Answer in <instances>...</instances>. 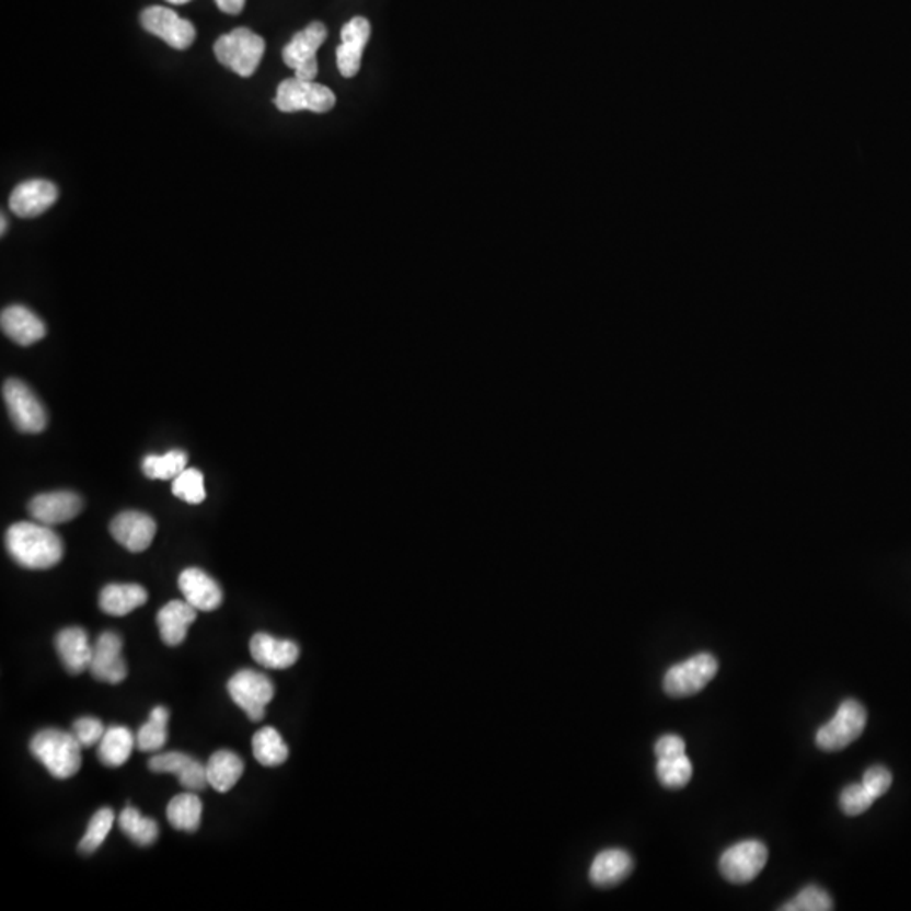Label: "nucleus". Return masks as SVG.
Wrapping results in <instances>:
<instances>
[{"label": "nucleus", "instance_id": "nucleus-1", "mask_svg": "<svg viewBox=\"0 0 911 911\" xmlns=\"http://www.w3.org/2000/svg\"><path fill=\"white\" fill-rule=\"evenodd\" d=\"M9 555L21 567L33 570L51 569L64 558V541L45 523L18 522L5 533Z\"/></svg>", "mask_w": 911, "mask_h": 911}, {"label": "nucleus", "instance_id": "nucleus-2", "mask_svg": "<svg viewBox=\"0 0 911 911\" xmlns=\"http://www.w3.org/2000/svg\"><path fill=\"white\" fill-rule=\"evenodd\" d=\"M81 745L73 733L61 729H41L31 739L30 750L49 775L68 780L81 769Z\"/></svg>", "mask_w": 911, "mask_h": 911}, {"label": "nucleus", "instance_id": "nucleus-3", "mask_svg": "<svg viewBox=\"0 0 911 911\" xmlns=\"http://www.w3.org/2000/svg\"><path fill=\"white\" fill-rule=\"evenodd\" d=\"M218 64L242 78L257 71L265 53V41L254 31L237 27L232 33L218 37L214 46Z\"/></svg>", "mask_w": 911, "mask_h": 911}, {"label": "nucleus", "instance_id": "nucleus-4", "mask_svg": "<svg viewBox=\"0 0 911 911\" xmlns=\"http://www.w3.org/2000/svg\"><path fill=\"white\" fill-rule=\"evenodd\" d=\"M867 713L861 702L847 699L835 716L817 731V747L827 753L844 750L856 741L866 728Z\"/></svg>", "mask_w": 911, "mask_h": 911}, {"label": "nucleus", "instance_id": "nucleus-5", "mask_svg": "<svg viewBox=\"0 0 911 911\" xmlns=\"http://www.w3.org/2000/svg\"><path fill=\"white\" fill-rule=\"evenodd\" d=\"M336 105V95L327 87L316 81L289 78L277 87L276 107L284 114L309 111L314 114H326Z\"/></svg>", "mask_w": 911, "mask_h": 911}, {"label": "nucleus", "instance_id": "nucleus-6", "mask_svg": "<svg viewBox=\"0 0 911 911\" xmlns=\"http://www.w3.org/2000/svg\"><path fill=\"white\" fill-rule=\"evenodd\" d=\"M719 664L711 654H699L670 667L664 677V691L673 699L699 694L716 677Z\"/></svg>", "mask_w": 911, "mask_h": 911}, {"label": "nucleus", "instance_id": "nucleus-7", "mask_svg": "<svg viewBox=\"0 0 911 911\" xmlns=\"http://www.w3.org/2000/svg\"><path fill=\"white\" fill-rule=\"evenodd\" d=\"M228 694L249 719L258 723L265 717V707L273 702L276 688L264 673L245 669L237 672L228 682Z\"/></svg>", "mask_w": 911, "mask_h": 911}, {"label": "nucleus", "instance_id": "nucleus-8", "mask_svg": "<svg viewBox=\"0 0 911 911\" xmlns=\"http://www.w3.org/2000/svg\"><path fill=\"white\" fill-rule=\"evenodd\" d=\"M4 395L5 407H8L9 416L12 423L18 427V430L26 434H37L45 430L48 424V414L46 408L41 404L36 393L21 382V380L11 379L4 383L2 389Z\"/></svg>", "mask_w": 911, "mask_h": 911}, {"label": "nucleus", "instance_id": "nucleus-9", "mask_svg": "<svg viewBox=\"0 0 911 911\" xmlns=\"http://www.w3.org/2000/svg\"><path fill=\"white\" fill-rule=\"evenodd\" d=\"M327 37L324 24L311 23L305 30L299 31L291 43L284 48L282 59L287 67L295 70L299 80L314 81L318 77V51Z\"/></svg>", "mask_w": 911, "mask_h": 911}, {"label": "nucleus", "instance_id": "nucleus-10", "mask_svg": "<svg viewBox=\"0 0 911 911\" xmlns=\"http://www.w3.org/2000/svg\"><path fill=\"white\" fill-rule=\"evenodd\" d=\"M769 861V847L761 841H742L726 849L719 860L724 879L735 885L753 881Z\"/></svg>", "mask_w": 911, "mask_h": 911}, {"label": "nucleus", "instance_id": "nucleus-11", "mask_svg": "<svg viewBox=\"0 0 911 911\" xmlns=\"http://www.w3.org/2000/svg\"><path fill=\"white\" fill-rule=\"evenodd\" d=\"M140 24L174 49H188L196 39L195 26L170 8L154 5L146 9L140 14Z\"/></svg>", "mask_w": 911, "mask_h": 911}, {"label": "nucleus", "instance_id": "nucleus-12", "mask_svg": "<svg viewBox=\"0 0 911 911\" xmlns=\"http://www.w3.org/2000/svg\"><path fill=\"white\" fill-rule=\"evenodd\" d=\"M120 636L114 632H105L96 638L93 645L90 673L100 682L120 683L127 677V664L122 655Z\"/></svg>", "mask_w": 911, "mask_h": 911}, {"label": "nucleus", "instance_id": "nucleus-13", "mask_svg": "<svg viewBox=\"0 0 911 911\" xmlns=\"http://www.w3.org/2000/svg\"><path fill=\"white\" fill-rule=\"evenodd\" d=\"M112 537L130 552H143L151 547L158 526L154 519L142 511H122L112 520Z\"/></svg>", "mask_w": 911, "mask_h": 911}, {"label": "nucleus", "instance_id": "nucleus-14", "mask_svg": "<svg viewBox=\"0 0 911 911\" xmlns=\"http://www.w3.org/2000/svg\"><path fill=\"white\" fill-rule=\"evenodd\" d=\"M149 770L152 773H171L189 792L203 791L208 785L205 764L181 751L155 754L149 760Z\"/></svg>", "mask_w": 911, "mask_h": 911}, {"label": "nucleus", "instance_id": "nucleus-15", "mask_svg": "<svg viewBox=\"0 0 911 911\" xmlns=\"http://www.w3.org/2000/svg\"><path fill=\"white\" fill-rule=\"evenodd\" d=\"M30 515L45 526H59L78 517L83 501L73 492L41 493L30 501Z\"/></svg>", "mask_w": 911, "mask_h": 911}, {"label": "nucleus", "instance_id": "nucleus-16", "mask_svg": "<svg viewBox=\"0 0 911 911\" xmlns=\"http://www.w3.org/2000/svg\"><path fill=\"white\" fill-rule=\"evenodd\" d=\"M371 36V26L365 18H354L342 30V45L336 49L339 73L354 78L361 68L365 48Z\"/></svg>", "mask_w": 911, "mask_h": 911}, {"label": "nucleus", "instance_id": "nucleus-17", "mask_svg": "<svg viewBox=\"0 0 911 911\" xmlns=\"http://www.w3.org/2000/svg\"><path fill=\"white\" fill-rule=\"evenodd\" d=\"M58 199V188L45 180L26 181L19 184L12 192L9 206L12 214L21 218H36L55 205Z\"/></svg>", "mask_w": 911, "mask_h": 911}, {"label": "nucleus", "instance_id": "nucleus-18", "mask_svg": "<svg viewBox=\"0 0 911 911\" xmlns=\"http://www.w3.org/2000/svg\"><path fill=\"white\" fill-rule=\"evenodd\" d=\"M180 589L184 601L198 611H215L223 603V591L214 577L198 567H188L180 574Z\"/></svg>", "mask_w": 911, "mask_h": 911}, {"label": "nucleus", "instance_id": "nucleus-19", "mask_svg": "<svg viewBox=\"0 0 911 911\" xmlns=\"http://www.w3.org/2000/svg\"><path fill=\"white\" fill-rule=\"evenodd\" d=\"M56 651L64 661L65 669L71 676L90 670L92 664L93 645H90L85 630L78 626L61 630L55 639Z\"/></svg>", "mask_w": 911, "mask_h": 911}, {"label": "nucleus", "instance_id": "nucleus-20", "mask_svg": "<svg viewBox=\"0 0 911 911\" xmlns=\"http://www.w3.org/2000/svg\"><path fill=\"white\" fill-rule=\"evenodd\" d=\"M251 654L258 666L284 670L298 661L299 647L291 639L274 638L268 633H255L251 639Z\"/></svg>", "mask_w": 911, "mask_h": 911}, {"label": "nucleus", "instance_id": "nucleus-21", "mask_svg": "<svg viewBox=\"0 0 911 911\" xmlns=\"http://www.w3.org/2000/svg\"><path fill=\"white\" fill-rule=\"evenodd\" d=\"M0 324L4 335L21 346H31L45 338L46 324L24 305H9L2 311Z\"/></svg>", "mask_w": 911, "mask_h": 911}, {"label": "nucleus", "instance_id": "nucleus-22", "mask_svg": "<svg viewBox=\"0 0 911 911\" xmlns=\"http://www.w3.org/2000/svg\"><path fill=\"white\" fill-rule=\"evenodd\" d=\"M633 860L623 849H607L592 861L589 879L598 888H614L625 881L633 872Z\"/></svg>", "mask_w": 911, "mask_h": 911}, {"label": "nucleus", "instance_id": "nucleus-23", "mask_svg": "<svg viewBox=\"0 0 911 911\" xmlns=\"http://www.w3.org/2000/svg\"><path fill=\"white\" fill-rule=\"evenodd\" d=\"M198 616V610L188 601H171L164 604L158 613L159 633L168 647H177L188 635L189 626Z\"/></svg>", "mask_w": 911, "mask_h": 911}, {"label": "nucleus", "instance_id": "nucleus-24", "mask_svg": "<svg viewBox=\"0 0 911 911\" xmlns=\"http://www.w3.org/2000/svg\"><path fill=\"white\" fill-rule=\"evenodd\" d=\"M148 591L140 585H108L100 592V610L111 616H126L148 603Z\"/></svg>", "mask_w": 911, "mask_h": 911}, {"label": "nucleus", "instance_id": "nucleus-25", "mask_svg": "<svg viewBox=\"0 0 911 911\" xmlns=\"http://www.w3.org/2000/svg\"><path fill=\"white\" fill-rule=\"evenodd\" d=\"M243 770H245V764L239 754L228 750L217 751L206 763L208 785L214 786L215 791L220 794H227L242 779Z\"/></svg>", "mask_w": 911, "mask_h": 911}, {"label": "nucleus", "instance_id": "nucleus-26", "mask_svg": "<svg viewBox=\"0 0 911 911\" xmlns=\"http://www.w3.org/2000/svg\"><path fill=\"white\" fill-rule=\"evenodd\" d=\"M136 747V736L126 726H112L99 742V760L108 769L126 764Z\"/></svg>", "mask_w": 911, "mask_h": 911}, {"label": "nucleus", "instance_id": "nucleus-27", "mask_svg": "<svg viewBox=\"0 0 911 911\" xmlns=\"http://www.w3.org/2000/svg\"><path fill=\"white\" fill-rule=\"evenodd\" d=\"M203 804L196 792L176 795L168 805L165 817L176 831L196 832L201 823Z\"/></svg>", "mask_w": 911, "mask_h": 911}, {"label": "nucleus", "instance_id": "nucleus-28", "mask_svg": "<svg viewBox=\"0 0 911 911\" xmlns=\"http://www.w3.org/2000/svg\"><path fill=\"white\" fill-rule=\"evenodd\" d=\"M252 750H254L255 760L267 769H276L279 764L286 763L289 758V748L284 742L282 736L270 726L255 733L252 739Z\"/></svg>", "mask_w": 911, "mask_h": 911}, {"label": "nucleus", "instance_id": "nucleus-29", "mask_svg": "<svg viewBox=\"0 0 911 911\" xmlns=\"http://www.w3.org/2000/svg\"><path fill=\"white\" fill-rule=\"evenodd\" d=\"M168 723H170V711L162 706L154 707L148 723L142 724L137 731V750L143 753L162 750L168 741Z\"/></svg>", "mask_w": 911, "mask_h": 911}, {"label": "nucleus", "instance_id": "nucleus-30", "mask_svg": "<svg viewBox=\"0 0 911 911\" xmlns=\"http://www.w3.org/2000/svg\"><path fill=\"white\" fill-rule=\"evenodd\" d=\"M118 827L120 831L140 847H148L158 841L159 826L155 820L143 817L139 810L134 807H126L118 816Z\"/></svg>", "mask_w": 911, "mask_h": 911}, {"label": "nucleus", "instance_id": "nucleus-31", "mask_svg": "<svg viewBox=\"0 0 911 911\" xmlns=\"http://www.w3.org/2000/svg\"><path fill=\"white\" fill-rule=\"evenodd\" d=\"M188 464V454L180 449L165 452V454H149L142 463V471L149 480H161V482H173L180 476Z\"/></svg>", "mask_w": 911, "mask_h": 911}, {"label": "nucleus", "instance_id": "nucleus-32", "mask_svg": "<svg viewBox=\"0 0 911 911\" xmlns=\"http://www.w3.org/2000/svg\"><path fill=\"white\" fill-rule=\"evenodd\" d=\"M115 814L108 807L96 810L95 816L90 819L89 827H87L85 834L81 838L78 844V851L81 854H93L96 849L105 842L107 835L111 834L112 827H114Z\"/></svg>", "mask_w": 911, "mask_h": 911}, {"label": "nucleus", "instance_id": "nucleus-33", "mask_svg": "<svg viewBox=\"0 0 911 911\" xmlns=\"http://www.w3.org/2000/svg\"><path fill=\"white\" fill-rule=\"evenodd\" d=\"M657 776L661 785L672 791H679L688 785L692 779V763L688 754L682 757L669 758V760H658Z\"/></svg>", "mask_w": 911, "mask_h": 911}, {"label": "nucleus", "instance_id": "nucleus-34", "mask_svg": "<svg viewBox=\"0 0 911 911\" xmlns=\"http://www.w3.org/2000/svg\"><path fill=\"white\" fill-rule=\"evenodd\" d=\"M173 493L186 504L198 505L205 501V476L196 468H186L173 480Z\"/></svg>", "mask_w": 911, "mask_h": 911}, {"label": "nucleus", "instance_id": "nucleus-35", "mask_svg": "<svg viewBox=\"0 0 911 911\" xmlns=\"http://www.w3.org/2000/svg\"><path fill=\"white\" fill-rule=\"evenodd\" d=\"M834 908V900L831 895L827 893L826 889L819 886H807L802 889L800 893L783 904L780 910L783 911H829Z\"/></svg>", "mask_w": 911, "mask_h": 911}, {"label": "nucleus", "instance_id": "nucleus-36", "mask_svg": "<svg viewBox=\"0 0 911 911\" xmlns=\"http://www.w3.org/2000/svg\"><path fill=\"white\" fill-rule=\"evenodd\" d=\"M875 800L876 798L869 794L863 783H854V785L845 786L842 791L839 804H841L842 812L845 816L854 817L866 812L875 804Z\"/></svg>", "mask_w": 911, "mask_h": 911}, {"label": "nucleus", "instance_id": "nucleus-37", "mask_svg": "<svg viewBox=\"0 0 911 911\" xmlns=\"http://www.w3.org/2000/svg\"><path fill=\"white\" fill-rule=\"evenodd\" d=\"M105 731H107V729L103 726L102 720L96 719V717H80V719L74 720L73 724V735L77 736L78 742H80L83 748L95 747V745H99L100 739L103 738Z\"/></svg>", "mask_w": 911, "mask_h": 911}, {"label": "nucleus", "instance_id": "nucleus-38", "mask_svg": "<svg viewBox=\"0 0 911 911\" xmlns=\"http://www.w3.org/2000/svg\"><path fill=\"white\" fill-rule=\"evenodd\" d=\"M893 775L885 766H872L863 776V785L875 798L883 797L891 788Z\"/></svg>", "mask_w": 911, "mask_h": 911}, {"label": "nucleus", "instance_id": "nucleus-39", "mask_svg": "<svg viewBox=\"0 0 911 911\" xmlns=\"http://www.w3.org/2000/svg\"><path fill=\"white\" fill-rule=\"evenodd\" d=\"M655 754H657L658 760H669V758L682 757V754H685V742H683V739L680 738V736H661V738L655 742Z\"/></svg>", "mask_w": 911, "mask_h": 911}, {"label": "nucleus", "instance_id": "nucleus-40", "mask_svg": "<svg viewBox=\"0 0 911 911\" xmlns=\"http://www.w3.org/2000/svg\"><path fill=\"white\" fill-rule=\"evenodd\" d=\"M215 2L224 14H240L245 8V0H215Z\"/></svg>", "mask_w": 911, "mask_h": 911}, {"label": "nucleus", "instance_id": "nucleus-41", "mask_svg": "<svg viewBox=\"0 0 911 911\" xmlns=\"http://www.w3.org/2000/svg\"><path fill=\"white\" fill-rule=\"evenodd\" d=\"M5 230H8V218H5V215H2V218H0V233L5 235Z\"/></svg>", "mask_w": 911, "mask_h": 911}, {"label": "nucleus", "instance_id": "nucleus-42", "mask_svg": "<svg viewBox=\"0 0 911 911\" xmlns=\"http://www.w3.org/2000/svg\"><path fill=\"white\" fill-rule=\"evenodd\" d=\"M168 2H170V4H174V5H183V4H188V2H192V0H168Z\"/></svg>", "mask_w": 911, "mask_h": 911}]
</instances>
